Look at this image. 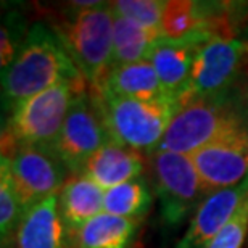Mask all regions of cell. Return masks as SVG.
Wrapping results in <instances>:
<instances>
[{
	"instance_id": "6da1fadb",
	"label": "cell",
	"mask_w": 248,
	"mask_h": 248,
	"mask_svg": "<svg viewBox=\"0 0 248 248\" xmlns=\"http://www.w3.org/2000/svg\"><path fill=\"white\" fill-rule=\"evenodd\" d=\"M82 81L81 71L53 29L37 21L29 28L26 42L15 62L2 71L3 113L57 84Z\"/></svg>"
},
{
	"instance_id": "7a4b0ae2",
	"label": "cell",
	"mask_w": 248,
	"mask_h": 248,
	"mask_svg": "<svg viewBox=\"0 0 248 248\" xmlns=\"http://www.w3.org/2000/svg\"><path fill=\"white\" fill-rule=\"evenodd\" d=\"M53 32L91 89L100 86L113 64L115 12L107 2H71Z\"/></svg>"
},
{
	"instance_id": "3957f363",
	"label": "cell",
	"mask_w": 248,
	"mask_h": 248,
	"mask_svg": "<svg viewBox=\"0 0 248 248\" xmlns=\"http://www.w3.org/2000/svg\"><path fill=\"white\" fill-rule=\"evenodd\" d=\"M91 89V87H89ZM111 140L142 155H155L182 102L176 97L156 100L116 97L91 89Z\"/></svg>"
},
{
	"instance_id": "277c9868",
	"label": "cell",
	"mask_w": 248,
	"mask_h": 248,
	"mask_svg": "<svg viewBox=\"0 0 248 248\" xmlns=\"http://www.w3.org/2000/svg\"><path fill=\"white\" fill-rule=\"evenodd\" d=\"M247 124L240 91L182 103L156 152L192 155L221 134Z\"/></svg>"
},
{
	"instance_id": "5b68a950",
	"label": "cell",
	"mask_w": 248,
	"mask_h": 248,
	"mask_svg": "<svg viewBox=\"0 0 248 248\" xmlns=\"http://www.w3.org/2000/svg\"><path fill=\"white\" fill-rule=\"evenodd\" d=\"M87 82H62L19 102L8 113L2 132V155L8 156L19 147L48 148L62 131L76 93Z\"/></svg>"
},
{
	"instance_id": "8992f818",
	"label": "cell",
	"mask_w": 248,
	"mask_h": 248,
	"mask_svg": "<svg viewBox=\"0 0 248 248\" xmlns=\"http://www.w3.org/2000/svg\"><path fill=\"white\" fill-rule=\"evenodd\" d=\"M153 188L160 203V217L171 229L195 215L208 197L190 158L172 152H156L152 156Z\"/></svg>"
},
{
	"instance_id": "52a82bcc",
	"label": "cell",
	"mask_w": 248,
	"mask_h": 248,
	"mask_svg": "<svg viewBox=\"0 0 248 248\" xmlns=\"http://www.w3.org/2000/svg\"><path fill=\"white\" fill-rule=\"evenodd\" d=\"M103 118L89 86L76 93L62 131L48 147L69 174H79L93 153L110 142Z\"/></svg>"
},
{
	"instance_id": "ba28073f",
	"label": "cell",
	"mask_w": 248,
	"mask_h": 248,
	"mask_svg": "<svg viewBox=\"0 0 248 248\" xmlns=\"http://www.w3.org/2000/svg\"><path fill=\"white\" fill-rule=\"evenodd\" d=\"M248 66V42L215 37L198 52L186 100L216 97L239 91V79Z\"/></svg>"
},
{
	"instance_id": "9c48e42d",
	"label": "cell",
	"mask_w": 248,
	"mask_h": 248,
	"mask_svg": "<svg viewBox=\"0 0 248 248\" xmlns=\"http://www.w3.org/2000/svg\"><path fill=\"white\" fill-rule=\"evenodd\" d=\"M188 158L208 195L240 186L248 177V126L221 134Z\"/></svg>"
},
{
	"instance_id": "30bf717a",
	"label": "cell",
	"mask_w": 248,
	"mask_h": 248,
	"mask_svg": "<svg viewBox=\"0 0 248 248\" xmlns=\"http://www.w3.org/2000/svg\"><path fill=\"white\" fill-rule=\"evenodd\" d=\"M7 158L24 215L46 198L57 195L68 181L66 166L46 147H19Z\"/></svg>"
},
{
	"instance_id": "8fae6325",
	"label": "cell",
	"mask_w": 248,
	"mask_h": 248,
	"mask_svg": "<svg viewBox=\"0 0 248 248\" xmlns=\"http://www.w3.org/2000/svg\"><path fill=\"white\" fill-rule=\"evenodd\" d=\"M215 37L222 36L215 28H202L181 39L161 37L153 48L148 62L153 64L166 91L182 103L187 97L198 52Z\"/></svg>"
},
{
	"instance_id": "7c38bea8",
	"label": "cell",
	"mask_w": 248,
	"mask_h": 248,
	"mask_svg": "<svg viewBox=\"0 0 248 248\" xmlns=\"http://www.w3.org/2000/svg\"><path fill=\"white\" fill-rule=\"evenodd\" d=\"M248 193V177L240 186L210 193L188 221L184 237L174 248H208L227 224Z\"/></svg>"
},
{
	"instance_id": "4fadbf2b",
	"label": "cell",
	"mask_w": 248,
	"mask_h": 248,
	"mask_svg": "<svg viewBox=\"0 0 248 248\" xmlns=\"http://www.w3.org/2000/svg\"><path fill=\"white\" fill-rule=\"evenodd\" d=\"M143 155L110 140L89 158L79 174L89 177L103 190L143 176Z\"/></svg>"
},
{
	"instance_id": "5bb4252c",
	"label": "cell",
	"mask_w": 248,
	"mask_h": 248,
	"mask_svg": "<svg viewBox=\"0 0 248 248\" xmlns=\"http://www.w3.org/2000/svg\"><path fill=\"white\" fill-rule=\"evenodd\" d=\"M105 190L82 174L68 177L58 192V213L66 231L68 240L81 227L103 213Z\"/></svg>"
},
{
	"instance_id": "9a60e30c",
	"label": "cell",
	"mask_w": 248,
	"mask_h": 248,
	"mask_svg": "<svg viewBox=\"0 0 248 248\" xmlns=\"http://www.w3.org/2000/svg\"><path fill=\"white\" fill-rule=\"evenodd\" d=\"M16 248H69L68 235L58 213V193L31 208L19 222Z\"/></svg>"
},
{
	"instance_id": "2e32d148",
	"label": "cell",
	"mask_w": 248,
	"mask_h": 248,
	"mask_svg": "<svg viewBox=\"0 0 248 248\" xmlns=\"http://www.w3.org/2000/svg\"><path fill=\"white\" fill-rule=\"evenodd\" d=\"M95 89L113 93L116 97L139 98V100H156L171 95L161 84L150 62L111 66L100 86Z\"/></svg>"
},
{
	"instance_id": "e0dca14e",
	"label": "cell",
	"mask_w": 248,
	"mask_h": 248,
	"mask_svg": "<svg viewBox=\"0 0 248 248\" xmlns=\"http://www.w3.org/2000/svg\"><path fill=\"white\" fill-rule=\"evenodd\" d=\"M142 221L103 211L68 240L69 248H134Z\"/></svg>"
},
{
	"instance_id": "ac0fdd59",
	"label": "cell",
	"mask_w": 248,
	"mask_h": 248,
	"mask_svg": "<svg viewBox=\"0 0 248 248\" xmlns=\"http://www.w3.org/2000/svg\"><path fill=\"white\" fill-rule=\"evenodd\" d=\"M163 36L158 29H148L136 24L131 19L115 13V28H113V64H131L139 62H148L156 42Z\"/></svg>"
},
{
	"instance_id": "d6986e66",
	"label": "cell",
	"mask_w": 248,
	"mask_h": 248,
	"mask_svg": "<svg viewBox=\"0 0 248 248\" xmlns=\"http://www.w3.org/2000/svg\"><path fill=\"white\" fill-rule=\"evenodd\" d=\"M153 202L152 187L143 176L105 190L103 211L131 219H143Z\"/></svg>"
},
{
	"instance_id": "ffe728a7",
	"label": "cell",
	"mask_w": 248,
	"mask_h": 248,
	"mask_svg": "<svg viewBox=\"0 0 248 248\" xmlns=\"http://www.w3.org/2000/svg\"><path fill=\"white\" fill-rule=\"evenodd\" d=\"M24 216V210L15 188L12 172H10V160L2 156L0 163V237L2 248H12L16 237L19 222Z\"/></svg>"
},
{
	"instance_id": "44dd1931",
	"label": "cell",
	"mask_w": 248,
	"mask_h": 248,
	"mask_svg": "<svg viewBox=\"0 0 248 248\" xmlns=\"http://www.w3.org/2000/svg\"><path fill=\"white\" fill-rule=\"evenodd\" d=\"M29 28L26 19L18 10H8L2 18V34H0V64L2 71L7 69L18 57L19 50L26 42Z\"/></svg>"
},
{
	"instance_id": "7402d4cb",
	"label": "cell",
	"mask_w": 248,
	"mask_h": 248,
	"mask_svg": "<svg viewBox=\"0 0 248 248\" xmlns=\"http://www.w3.org/2000/svg\"><path fill=\"white\" fill-rule=\"evenodd\" d=\"M111 5L113 12L120 16L131 19L143 28L161 31V19L166 2H160V0H118V2H111Z\"/></svg>"
},
{
	"instance_id": "603a6c76",
	"label": "cell",
	"mask_w": 248,
	"mask_h": 248,
	"mask_svg": "<svg viewBox=\"0 0 248 248\" xmlns=\"http://www.w3.org/2000/svg\"><path fill=\"white\" fill-rule=\"evenodd\" d=\"M248 234V193L208 248H242Z\"/></svg>"
},
{
	"instance_id": "cb8c5ba5",
	"label": "cell",
	"mask_w": 248,
	"mask_h": 248,
	"mask_svg": "<svg viewBox=\"0 0 248 248\" xmlns=\"http://www.w3.org/2000/svg\"><path fill=\"white\" fill-rule=\"evenodd\" d=\"M229 18L234 37L248 42V2H229Z\"/></svg>"
}]
</instances>
